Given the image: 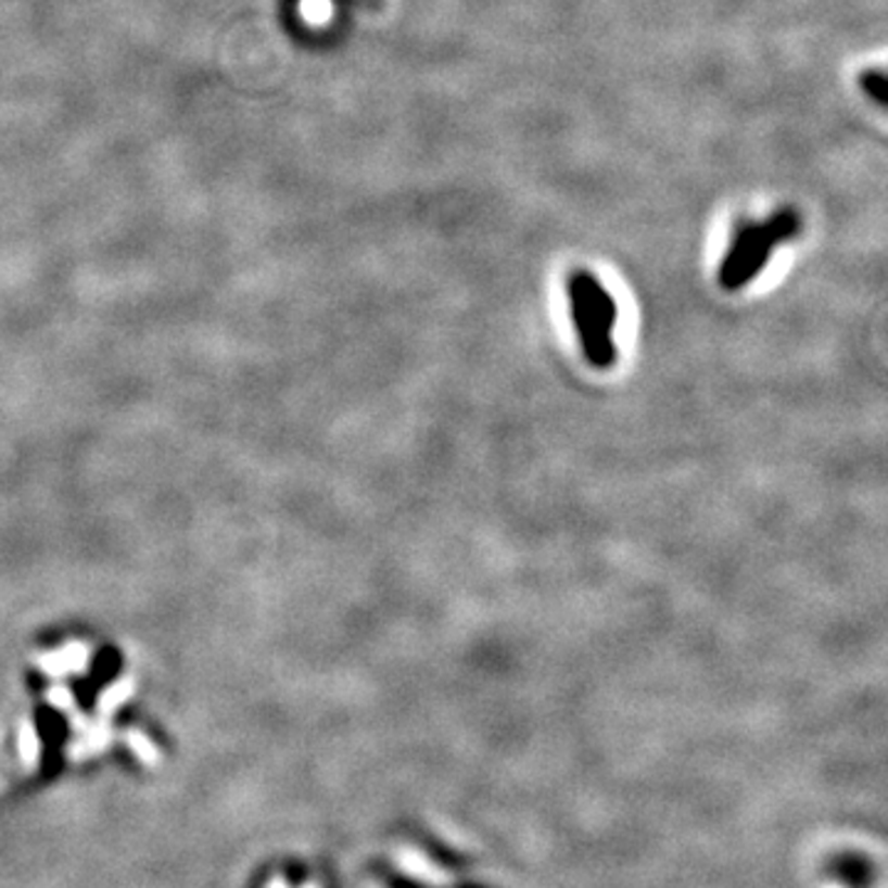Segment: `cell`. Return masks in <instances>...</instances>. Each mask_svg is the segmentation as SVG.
<instances>
[{
    "label": "cell",
    "mask_w": 888,
    "mask_h": 888,
    "mask_svg": "<svg viewBox=\"0 0 888 888\" xmlns=\"http://www.w3.org/2000/svg\"><path fill=\"white\" fill-rule=\"evenodd\" d=\"M568 304L587 364L597 370L612 368L618 360L612 333L620 316L614 296L600 284V279L580 269L568 279Z\"/></svg>",
    "instance_id": "cell-1"
},
{
    "label": "cell",
    "mask_w": 888,
    "mask_h": 888,
    "mask_svg": "<svg viewBox=\"0 0 888 888\" xmlns=\"http://www.w3.org/2000/svg\"><path fill=\"white\" fill-rule=\"evenodd\" d=\"M797 230H800V217L792 211L777 213L768 223L746 225L736 234V240H733V248L728 250L726 259L721 262V287L726 292H738V289L753 282L770 262V255H773L777 244L795 238Z\"/></svg>",
    "instance_id": "cell-2"
},
{
    "label": "cell",
    "mask_w": 888,
    "mask_h": 888,
    "mask_svg": "<svg viewBox=\"0 0 888 888\" xmlns=\"http://www.w3.org/2000/svg\"><path fill=\"white\" fill-rule=\"evenodd\" d=\"M862 87L866 89V94H872L874 102L886 104V77L881 69H868L862 75Z\"/></svg>",
    "instance_id": "cell-3"
}]
</instances>
